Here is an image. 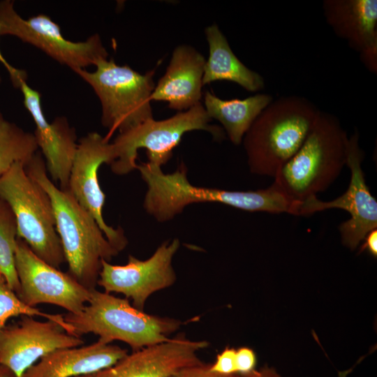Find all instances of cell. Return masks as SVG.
<instances>
[{"label": "cell", "mask_w": 377, "mask_h": 377, "mask_svg": "<svg viewBox=\"0 0 377 377\" xmlns=\"http://www.w3.org/2000/svg\"><path fill=\"white\" fill-rule=\"evenodd\" d=\"M28 175L49 195L68 273L87 289H96L102 261L119 253L108 240L92 215L68 190L55 185L47 175L45 160L38 151L25 165Z\"/></svg>", "instance_id": "obj_1"}, {"label": "cell", "mask_w": 377, "mask_h": 377, "mask_svg": "<svg viewBox=\"0 0 377 377\" xmlns=\"http://www.w3.org/2000/svg\"><path fill=\"white\" fill-rule=\"evenodd\" d=\"M136 169L147 186L143 207L158 222L168 221L186 206L198 202L221 203L248 212L293 213L294 202L274 182L256 191H228L193 186L183 163L168 174L149 162L137 165Z\"/></svg>", "instance_id": "obj_2"}, {"label": "cell", "mask_w": 377, "mask_h": 377, "mask_svg": "<svg viewBox=\"0 0 377 377\" xmlns=\"http://www.w3.org/2000/svg\"><path fill=\"white\" fill-rule=\"evenodd\" d=\"M320 112L304 97L288 96L273 100L242 140L251 172L274 177L303 145Z\"/></svg>", "instance_id": "obj_3"}, {"label": "cell", "mask_w": 377, "mask_h": 377, "mask_svg": "<svg viewBox=\"0 0 377 377\" xmlns=\"http://www.w3.org/2000/svg\"><path fill=\"white\" fill-rule=\"evenodd\" d=\"M348 139L339 119L320 110L304 142L277 172L274 183L295 203L317 196L346 165Z\"/></svg>", "instance_id": "obj_4"}, {"label": "cell", "mask_w": 377, "mask_h": 377, "mask_svg": "<svg viewBox=\"0 0 377 377\" xmlns=\"http://www.w3.org/2000/svg\"><path fill=\"white\" fill-rule=\"evenodd\" d=\"M64 318L75 336L92 333L105 343L123 341L132 351L169 340L182 324L175 318L147 313L131 305L127 298L96 288L90 290L89 300L80 313H67Z\"/></svg>", "instance_id": "obj_5"}, {"label": "cell", "mask_w": 377, "mask_h": 377, "mask_svg": "<svg viewBox=\"0 0 377 377\" xmlns=\"http://www.w3.org/2000/svg\"><path fill=\"white\" fill-rule=\"evenodd\" d=\"M95 66L93 72L84 68L74 72L91 86L101 101V123L109 130L108 140L115 131L121 133L153 119L154 70L140 74L127 65H117L113 59H101Z\"/></svg>", "instance_id": "obj_6"}, {"label": "cell", "mask_w": 377, "mask_h": 377, "mask_svg": "<svg viewBox=\"0 0 377 377\" xmlns=\"http://www.w3.org/2000/svg\"><path fill=\"white\" fill-rule=\"evenodd\" d=\"M0 198L15 216L17 238L40 259L60 269L66 260L52 202L47 192L28 175L25 164L15 163L0 177Z\"/></svg>", "instance_id": "obj_7"}, {"label": "cell", "mask_w": 377, "mask_h": 377, "mask_svg": "<svg viewBox=\"0 0 377 377\" xmlns=\"http://www.w3.org/2000/svg\"><path fill=\"white\" fill-rule=\"evenodd\" d=\"M211 119L200 103L186 111L163 120L149 119L119 133L112 142L114 160L110 164L112 172L126 175L136 168L138 151L145 149L148 162L158 166L165 164L183 135L195 130L209 132L218 141L226 137L223 129L209 124Z\"/></svg>", "instance_id": "obj_8"}, {"label": "cell", "mask_w": 377, "mask_h": 377, "mask_svg": "<svg viewBox=\"0 0 377 377\" xmlns=\"http://www.w3.org/2000/svg\"><path fill=\"white\" fill-rule=\"evenodd\" d=\"M18 38L42 50L73 71L108 59V53L98 34L85 41L73 42L62 35L60 27L44 14L22 18L15 10L14 1H0V36Z\"/></svg>", "instance_id": "obj_9"}, {"label": "cell", "mask_w": 377, "mask_h": 377, "mask_svg": "<svg viewBox=\"0 0 377 377\" xmlns=\"http://www.w3.org/2000/svg\"><path fill=\"white\" fill-rule=\"evenodd\" d=\"M357 130L348 137L346 165L350 179L346 192L331 201H322L313 196L297 203L295 216H310L318 212L341 209L348 212L350 219L339 226L343 244L354 250L366 235L377 228V201L371 195L362 168L364 151L359 144Z\"/></svg>", "instance_id": "obj_10"}, {"label": "cell", "mask_w": 377, "mask_h": 377, "mask_svg": "<svg viewBox=\"0 0 377 377\" xmlns=\"http://www.w3.org/2000/svg\"><path fill=\"white\" fill-rule=\"evenodd\" d=\"M15 268L20 284V300L31 307L51 304L77 314L87 304L90 290L68 272L37 257L20 238L16 241Z\"/></svg>", "instance_id": "obj_11"}, {"label": "cell", "mask_w": 377, "mask_h": 377, "mask_svg": "<svg viewBox=\"0 0 377 377\" xmlns=\"http://www.w3.org/2000/svg\"><path fill=\"white\" fill-rule=\"evenodd\" d=\"M179 246L178 239L165 242L149 258L142 260L129 255L124 265L103 260L97 286L108 293L123 294L132 300L134 307L144 311L147 299L153 293L175 282L172 259Z\"/></svg>", "instance_id": "obj_12"}, {"label": "cell", "mask_w": 377, "mask_h": 377, "mask_svg": "<svg viewBox=\"0 0 377 377\" xmlns=\"http://www.w3.org/2000/svg\"><path fill=\"white\" fill-rule=\"evenodd\" d=\"M114 160V149L109 140L96 132L89 133L77 143L67 190L92 215L108 240L120 252L127 246L128 240L122 228L115 229L103 219L105 195L98 177L101 165H110Z\"/></svg>", "instance_id": "obj_13"}, {"label": "cell", "mask_w": 377, "mask_h": 377, "mask_svg": "<svg viewBox=\"0 0 377 377\" xmlns=\"http://www.w3.org/2000/svg\"><path fill=\"white\" fill-rule=\"evenodd\" d=\"M83 344L81 337L68 333L52 320L39 321L22 316L17 324L0 330V364L22 377L47 354Z\"/></svg>", "instance_id": "obj_14"}, {"label": "cell", "mask_w": 377, "mask_h": 377, "mask_svg": "<svg viewBox=\"0 0 377 377\" xmlns=\"http://www.w3.org/2000/svg\"><path fill=\"white\" fill-rule=\"evenodd\" d=\"M208 346L206 341H192L181 334L132 351L109 367L77 377H168L203 363L197 353Z\"/></svg>", "instance_id": "obj_15"}, {"label": "cell", "mask_w": 377, "mask_h": 377, "mask_svg": "<svg viewBox=\"0 0 377 377\" xmlns=\"http://www.w3.org/2000/svg\"><path fill=\"white\" fill-rule=\"evenodd\" d=\"M24 105L36 125L34 133L45 160L50 178L58 182L59 188L67 190L72 163L77 150L76 132L64 117H57L48 122L41 105V95L27 82L20 87Z\"/></svg>", "instance_id": "obj_16"}, {"label": "cell", "mask_w": 377, "mask_h": 377, "mask_svg": "<svg viewBox=\"0 0 377 377\" xmlns=\"http://www.w3.org/2000/svg\"><path fill=\"white\" fill-rule=\"evenodd\" d=\"M322 9L327 24L359 54L365 68L377 72V1L324 0Z\"/></svg>", "instance_id": "obj_17"}, {"label": "cell", "mask_w": 377, "mask_h": 377, "mask_svg": "<svg viewBox=\"0 0 377 377\" xmlns=\"http://www.w3.org/2000/svg\"><path fill=\"white\" fill-rule=\"evenodd\" d=\"M205 61L204 57L190 45L175 47L165 74L154 87L151 101H166L170 109L179 112L201 103Z\"/></svg>", "instance_id": "obj_18"}, {"label": "cell", "mask_w": 377, "mask_h": 377, "mask_svg": "<svg viewBox=\"0 0 377 377\" xmlns=\"http://www.w3.org/2000/svg\"><path fill=\"white\" fill-rule=\"evenodd\" d=\"M126 349L97 341L88 346L56 350L29 367L22 377H77L115 364Z\"/></svg>", "instance_id": "obj_19"}, {"label": "cell", "mask_w": 377, "mask_h": 377, "mask_svg": "<svg viewBox=\"0 0 377 377\" xmlns=\"http://www.w3.org/2000/svg\"><path fill=\"white\" fill-rule=\"evenodd\" d=\"M205 33L209 45V57L204 68L203 86L226 80L235 82L251 92L264 89L263 77L246 67L237 58L216 24L207 27Z\"/></svg>", "instance_id": "obj_20"}, {"label": "cell", "mask_w": 377, "mask_h": 377, "mask_svg": "<svg viewBox=\"0 0 377 377\" xmlns=\"http://www.w3.org/2000/svg\"><path fill=\"white\" fill-rule=\"evenodd\" d=\"M273 100L272 95L261 93L244 99L223 100L207 91L204 95V108L211 119L222 124L231 142L238 145L255 119Z\"/></svg>", "instance_id": "obj_21"}, {"label": "cell", "mask_w": 377, "mask_h": 377, "mask_svg": "<svg viewBox=\"0 0 377 377\" xmlns=\"http://www.w3.org/2000/svg\"><path fill=\"white\" fill-rule=\"evenodd\" d=\"M38 149L34 133L7 120L0 111V177L15 163L26 165Z\"/></svg>", "instance_id": "obj_22"}, {"label": "cell", "mask_w": 377, "mask_h": 377, "mask_svg": "<svg viewBox=\"0 0 377 377\" xmlns=\"http://www.w3.org/2000/svg\"><path fill=\"white\" fill-rule=\"evenodd\" d=\"M17 239L15 216L8 204L0 198V275L18 296L20 284L15 261Z\"/></svg>", "instance_id": "obj_23"}, {"label": "cell", "mask_w": 377, "mask_h": 377, "mask_svg": "<svg viewBox=\"0 0 377 377\" xmlns=\"http://www.w3.org/2000/svg\"><path fill=\"white\" fill-rule=\"evenodd\" d=\"M19 316H43L59 324L68 333L73 334L72 327L65 321L63 315L44 313L36 307L27 306L0 275V330L5 327L9 318Z\"/></svg>", "instance_id": "obj_24"}, {"label": "cell", "mask_w": 377, "mask_h": 377, "mask_svg": "<svg viewBox=\"0 0 377 377\" xmlns=\"http://www.w3.org/2000/svg\"><path fill=\"white\" fill-rule=\"evenodd\" d=\"M235 353L236 350L226 347L216 356L214 363L210 364V370L226 375L236 374Z\"/></svg>", "instance_id": "obj_25"}, {"label": "cell", "mask_w": 377, "mask_h": 377, "mask_svg": "<svg viewBox=\"0 0 377 377\" xmlns=\"http://www.w3.org/2000/svg\"><path fill=\"white\" fill-rule=\"evenodd\" d=\"M211 364L202 363L184 368L168 377H239V374H221L210 370Z\"/></svg>", "instance_id": "obj_26"}, {"label": "cell", "mask_w": 377, "mask_h": 377, "mask_svg": "<svg viewBox=\"0 0 377 377\" xmlns=\"http://www.w3.org/2000/svg\"><path fill=\"white\" fill-rule=\"evenodd\" d=\"M256 357L253 350L242 347L236 350L235 364L237 373L246 374L254 370Z\"/></svg>", "instance_id": "obj_27"}, {"label": "cell", "mask_w": 377, "mask_h": 377, "mask_svg": "<svg viewBox=\"0 0 377 377\" xmlns=\"http://www.w3.org/2000/svg\"><path fill=\"white\" fill-rule=\"evenodd\" d=\"M0 62L9 74L11 82L15 88H19L23 82H27V74L24 70L17 68L9 64L0 50Z\"/></svg>", "instance_id": "obj_28"}, {"label": "cell", "mask_w": 377, "mask_h": 377, "mask_svg": "<svg viewBox=\"0 0 377 377\" xmlns=\"http://www.w3.org/2000/svg\"><path fill=\"white\" fill-rule=\"evenodd\" d=\"M364 244L363 249H367L371 255L377 256V230L374 229L370 231L364 237Z\"/></svg>", "instance_id": "obj_29"}, {"label": "cell", "mask_w": 377, "mask_h": 377, "mask_svg": "<svg viewBox=\"0 0 377 377\" xmlns=\"http://www.w3.org/2000/svg\"><path fill=\"white\" fill-rule=\"evenodd\" d=\"M239 377H281L276 371L269 367H263L258 371L253 370L246 374H239Z\"/></svg>", "instance_id": "obj_30"}, {"label": "cell", "mask_w": 377, "mask_h": 377, "mask_svg": "<svg viewBox=\"0 0 377 377\" xmlns=\"http://www.w3.org/2000/svg\"><path fill=\"white\" fill-rule=\"evenodd\" d=\"M0 377H18L17 374L9 368L0 364Z\"/></svg>", "instance_id": "obj_31"}, {"label": "cell", "mask_w": 377, "mask_h": 377, "mask_svg": "<svg viewBox=\"0 0 377 377\" xmlns=\"http://www.w3.org/2000/svg\"><path fill=\"white\" fill-rule=\"evenodd\" d=\"M1 81H2L1 77V75H0V84L1 83Z\"/></svg>", "instance_id": "obj_32"}]
</instances>
